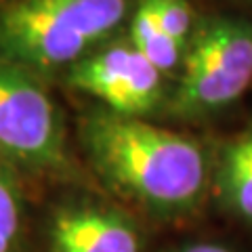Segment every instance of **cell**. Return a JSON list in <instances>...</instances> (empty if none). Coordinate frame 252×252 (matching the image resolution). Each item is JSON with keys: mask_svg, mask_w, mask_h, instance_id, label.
I'll return each mask as SVG.
<instances>
[{"mask_svg": "<svg viewBox=\"0 0 252 252\" xmlns=\"http://www.w3.org/2000/svg\"><path fill=\"white\" fill-rule=\"evenodd\" d=\"M0 158L34 166L63 160V132L51 97L6 63H0Z\"/></svg>", "mask_w": 252, "mask_h": 252, "instance_id": "cell-3", "label": "cell"}, {"mask_svg": "<svg viewBox=\"0 0 252 252\" xmlns=\"http://www.w3.org/2000/svg\"><path fill=\"white\" fill-rule=\"evenodd\" d=\"M67 28L91 44L105 38L124 19L126 0H42Z\"/></svg>", "mask_w": 252, "mask_h": 252, "instance_id": "cell-7", "label": "cell"}, {"mask_svg": "<svg viewBox=\"0 0 252 252\" xmlns=\"http://www.w3.org/2000/svg\"><path fill=\"white\" fill-rule=\"evenodd\" d=\"M183 252H229V250L217 246V244H193V246H187Z\"/></svg>", "mask_w": 252, "mask_h": 252, "instance_id": "cell-12", "label": "cell"}, {"mask_svg": "<svg viewBox=\"0 0 252 252\" xmlns=\"http://www.w3.org/2000/svg\"><path fill=\"white\" fill-rule=\"evenodd\" d=\"M132 46L149 59L160 72H170L177 65L181 55V42L170 38L156 21L152 9L145 0H141L132 19Z\"/></svg>", "mask_w": 252, "mask_h": 252, "instance_id": "cell-9", "label": "cell"}, {"mask_svg": "<svg viewBox=\"0 0 252 252\" xmlns=\"http://www.w3.org/2000/svg\"><path fill=\"white\" fill-rule=\"evenodd\" d=\"M252 82V23L219 19L195 36L175 97L183 114L219 109L240 99Z\"/></svg>", "mask_w": 252, "mask_h": 252, "instance_id": "cell-2", "label": "cell"}, {"mask_svg": "<svg viewBox=\"0 0 252 252\" xmlns=\"http://www.w3.org/2000/svg\"><path fill=\"white\" fill-rule=\"evenodd\" d=\"M219 185L225 202L240 217L252 220V128L223 149Z\"/></svg>", "mask_w": 252, "mask_h": 252, "instance_id": "cell-8", "label": "cell"}, {"mask_svg": "<svg viewBox=\"0 0 252 252\" xmlns=\"http://www.w3.org/2000/svg\"><path fill=\"white\" fill-rule=\"evenodd\" d=\"M162 72L135 46H112L76 63L69 84L109 105L114 114L139 116L154 109Z\"/></svg>", "mask_w": 252, "mask_h": 252, "instance_id": "cell-4", "label": "cell"}, {"mask_svg": "<svg viewBox=\"0 0 252 252\" xmlns=\"http://www.w3.org/2000/svg\"><path fill=\"white\" fill-rule=\"evenodd\" d=\"M53 252H139L135 229L114 212L78 208L55 217Z\"/></svg>", "mask_w": 252, "mask_h": 252, "instance_id": "cell-6", "label": "cell"}, {"mask_svg": "<svg viewBox=\"0 0 252 252\" xmlns=\"http://www.w3.org/2000/svg\"><path fill=\"white\" fill-rule=\"evenodd\" d=\"M0 42L11 55L38 67L76 61L91 46L42 0H21L9 6L0 17Z\"/></svg>", "mask_w": 252, "mask_h": 252, "instance_id": "cell-5", "label": "cell"}, {"mask_svg": "<svg viewBox=\"0 0 252 252\" xmlns=\"http://www.w3.org/2000/svg\"><path fill=\"white\" fill-rule=\"evenodd\" d=\"M99 170L130 195L158 208L189 206L206 179L202 149L185 137L135 116L105 114L86 124Z\"/></svg>", "mask_w": 252, "mask_h": 252, "instance_id": "cell-1", "label": "cell"}, {"mask_svg": "<svg viewBox=\"0 0 252 252\" xmlns=\"http://www.w3.org/2000/svg\"><path fill=\"white\" fill-rule=\"evenodd\" d=\"M19 193L11 177L0 170V252H11L19 233Z\"/></svg>", "mask_w": 252, "mask_h": 252, "instance_id": "cell-10", "label": "cell"}, {"mask_svg": "<svg viewBox=\"0 0 252 252\" xmlns=\"http://www.w3.org/2000/svg\"><path fill=\"white\" fill-rule=\"evenodd\" d=\"M156 21L170 38L183 44L191 32V9L185 0H145Z\"/></svg>", "mask_w": 252, "mask_h": 252, "instance_id": "cell-11", "label": "cell"}]
</instances>
